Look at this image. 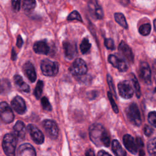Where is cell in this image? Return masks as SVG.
<instances>
[{
    "label": "cell",
    "mask_w": 156,
    "mask_h": 156,
    "mask_svg": "<svg viewBox=\"0 0 156 156\" xmlns=\"http://www.w3.org/2000/svg\"><path fill=\"white\" fill-rule=\"evenodd\" d=\"M89 135L91 141L98 147H108L110 144V138L107 132L100 124H94L90 126Z\"/></svg>",
    "instance_id": "cell-1"
},
{
    "label": "cell",
    "mask_w": 156,
    "mask_h": 156,
    "mask_svg": "<svg viewBox=\"0 0 156 156\" xmlns=\"http://www.w3.org/2000/svg\"><path fill=\"white\" fill-rule=\"evenodd\" d=\"M17 140L18 138L13 133H7L4 135L2 140V146L5 155H15Z\"/></svg>",
    "instance_id": "cell-2"
},
{
    "label": "cell",
    "mask_w": 156,
    "mask_h": 156,
    "mask_svg": "<svg viewBox=\"0 0 156 156\" xmlns=\"http://www.w3.org/2000/svg\"><path fill=\"white\" fill-rule=\"evenodd\" d=\"M40 66L42 73L46 76H54L58 72V65L57 63L49 59L43 60L41 62Z\"/></svg>",
    "instance_id": "cell-3"
},
{
    "label": "cell",
    "mask_w": 156,
    "mask_h": 156,
    "mask_svg": "<svg viewBox=\"0 0 156 156\" xmlns=\"http://www.w3.org/2000/svg\"><path fill=\"white\" fill-rule=\"evenodd\" d=\"M127 116L129 121L135 126L141 125V119L140 112L137 105L135 103H132L127 109Z\"/></svg>",
    "instance_id": "cell-4"
},
{
    "label": "cell",
    "mask_w": 156,
    "mask_h": 156,
    "mask_svg": "<svg viewBox=\"0 0 156 156\" xmlns=\"http://www.w3.org/2000/svg\"><path fill=\"white\" fill-rule=\"evenodd\" d=\"M88 70L85 62L81 58L76 59L69 68L70 73L75 76L85 75Z\"/></svg>",
    "instance_id": "cell-5"
},
{
    "label": "cell",
    "mask_w": 156,
    "mask_h": 156,
    "mask_svg": "<svg viewBox=\"0 0 156 156\" xmlns=\"http://www.w3.org/2000/svg\"><path fill=\"white\" fill-rule=\"evenodd\" d=\"M0 116L1 120L5 123H10L14 119V115L12 108L5 102H2L0 105Z\"/></svg>",
    "instance_id": "cell-6"
},
{
    "label": "cell",
    "mask_w": 156,
    "mask_h": 156,
    "mask_svg": "<svg viewBox=\"0 0 156 156\" xmlns=\"http://www.w3.org/2000/svg\"><path fill=\"white\" fill-rule=\"evenodd\" d=\"M88 8L91 15L95 19L101 20L104 16V12L102 7L98 4L97 0H89Z\"/></svg>",
    "instance_id": "cell-7"
},
{
    "label": "cell",
    "mask_w": 156,
    "mask_h": 156,
    "mask_svg": "<svg viewBox=\"0 0 156 156\" xmlns=\"http://www.w3.org/2000/svg\"><path fill=\"white\" fill-rule=\"evenodd\" d=\"M118 88L120 96L125 99H130L133 94V89L129 81L124 80L119 82Z\"/></svg>",
    "instance_id": "cell-8"
},
{
    "label": "cell",
    "mask_w": 156,
    "mask_h": 156,
    "mask_svg": "<svg viewBox=\"0 0 156 156\" xmlns=\"http://www.w3.org/2000/svg\"><path fill=\"white\" fill-rule=\"evenodd\" d=\"M43 126L48 134L52 139H56L58 135V129L56 123L51 119H45L43 121Z\"/></svg>",
    "instance_id": "cell-9"
},
{
    "label": "cell",
    "mask_w": 156,
    "mask_h": 156,
    "mask_svg": "<svg viewBox=\"0 0 156 156\" xmlns=\"http://www.w3.org/2000/svg\"><path fill=\"white\" fill-rule=\"evenodd\" d=\"M27 130L33 141L38 144H42L44 141V135L41 130L35 125L30 124L27 126Z\"/></svg>",
    "instance_id": "cell-10"
},
{
    "label": "cell",
    "mask_w": 156,
    "mask_h": 156,
    "mask_svg": "<svg viewBox=\"0 0 156 156\" xmlns=\"http://www.w3.org/2000/svg\"><path fill=\"white\" fill-rule=\"evenodd\" d=\"M123 144L126 148L132 154H136L138 152V146L136 141H135L134 138L129 134H126L124 135Z\"/></svg>",
    "instance_id": "cell-11"
},
{
    "label": "cell",
    "mask_w": 156,
    "mask_h": 156,
    "mask_svg": "<svg viewBox=\"0 0 156 156\" xmlns=\"http://www.w3.org/2000/svg\"><path fill=\"white\" fill-rule=\"evenodd\" d=\"M11 105L13 110L18 114L22 115L26 112V105L24 99L20 96L15 97L11 101Z\"/></svg>",
    "instance_id": "cell-12"
},
{
    "label": "cell",
    "mask_w": 156,
    "mask_h": 156,
    "mask_svg": "<svg viewBox=\"0 0 156 156\" xmlns=\"http://www.w3.org/2000/svg\"><path fill=\"white\" fill-rule=\"evenodd\" d=\"M140 76L146 83L151 82V70L146 62H142L140 66Z\"/></svg>",
    "instance_id": "cell-13"
},
{
    "label": "cell",
    "mask_w": 156,
    "mask_h": 156,
    "mask_svg": "<svg viewBox=\"0 0 156 156\" xmlns=\"http://www.w3.org/2000/svg\"><path fill=\"white\" fill-rule=\"evenodd\" d=\"M63 48L65 56L69 59L74 58L77 52L76 44L70 41H65L63 43Z\"/></svg>",
    "instance_id": "cell-14"
},
{
    "label": "cell",
    "mask_w": 156,
    "mask_h": 156,
    "mask_svg": "<svg viewBox=\"0 0 156 156\" xmlns=\"http://www.w3.org/2000/svg\"><path fill=\"white\" fill-rule=\"evenodd\" d=\"M118 49L120 53L130 62H133V54L132 51V49L130 48L124 42L121 41L119 46H118Z\"/></svg>",
    "instance_id": "cell-15"
},
{
    "label": "cell",
    "mask_w": 156,
    "mask_h": 156,
    "mask_svg": "<svg viewBox=\"0 0 156 156\" xmlns=\"http://www.w3.org/2000/svg\"><path fill=\"white\" fill-rule=\"evenodd\" d=\"M23 70L26 76L31 82H34L35 81L37 76L35 68L30 62H27L24 63L23 66Z\"/></svg>",
    "instance_id": "cell-16"
},
{
    "label": "cell",
    "mask_w": 156,
    "mask_h": 156,
    "mask_svg": "<svg viewBox=\"0 0 156 156\" xmlns=\"http://www.w3.org/2000/svg\"><path fill=\"white\" fill-rule=\"evenodd\" d=\"M17 154L23 156H35L36 155V152L31 144L24 143L20 146L18 149Z\"/></svg>",
    "instance_id": "cell-17"
},
{
    "label": "cell",
    "mask_w": 156,
    "mask_h": 156,
    "mask_svg": "<svg viewBox=\"0 0 156 156\" xmlns=\"http://www.w3.org/2000/svg\"><path fill=\"white\" fill-rule=\"evenodd\" d=\"M13 134L18 139H23L26 134V127L21 121H18L13 127Z\"/></svg>",
    "instance_id": "cell-18"
},
{
    "label": "cell",
    "mask_w": 156,
    "mask_h": 156,
    "mask_svg": "<svg viewBox=\"0 0 156 156\" xmlns=\"http://www.w3.org/2000/svg\"><path fill=\"white\" fill-rule=\"evenodd\" d=\"M35 52L39 54H48L49 51V47L44 41H38L34 43L33 46Z\"/></svg>",
    "instance_id": "cell-19"
},
{
    "label": "cell",
    "mask_w": 156,
    "mask_h": 156,
    "mask_svg": "<svg viewBox=\"0 0 156 156\" xmlns=\"http://www.w3.org/2000/svg\"><path fill=\"white\" fill-rule=\"evenodd\" d=\"M13 80H14L16 87L19 90H20L22 91L26 92V93H29L30 91L29 86L25 82L23 81L21 76H20V75H18V74L15 75L13 77Z\"/></svg>",
    "instance_id": "cell-20"
},
{
    "label": "cell",
    "mask_w": 156,
    "mask_h": 156,
    "mask_svg": "<svg viewBox=\"0 0 156 156\" xmlns=\"http://www.w3.org/2000/svg\"><path fill=\"white\" fill-rule=\"evenodd\" d=\"M112 149L114 154L119 156H124L126 155V151L122 149L119 141L116 140H114L112 143Z\"/></svg>",
    "instance_id": "cell-21"
},
{
    "label": "cell",
    "mask_w": 156,
    "mask_h": 156,
    "mask_svg": "<svg viewBox=\"0 0 156 156\" xmlns=\"http://www.w3.org/2000/svg\"><path fill=\"white\" fill-rule=\"evenodd\" d=\"M115 20L116 23H118L121 26L124 27V29L128 28V25L126 21V20L125 18V16L124 15L121 13H115L114 14Z\"/></svg>",
    "instance_id": "cell-22"
},
{
    "label": "cell",
    "mask_w": 156,
    "mask_h": 156,
    "mask_svg": "<svg viewBox=\"0 0 156 156\" xmlns=\"http://www.w3.org/2000/svg\"><path fill=\"white\" fill-rule=\"evenodd\" d=\"M36 6L35 0H23V8L26 12H30Z\"/></svg>",
    "instance_id": "cell-23"
},
{
    "label": "cell",
    "mask_w": 156,
    "mask_h": 156,
    "mask_svg": "<svg viewBox=\"0 0 156 156\" xmlns=\"http://www.w3.org/2000/svg\"><path fill=\"white\" fill-rule=\"evenodd\" d=\"M147 151L150 155H156V138H152L148 141Z\"/></svg>",
    "instance_id": "cell-24"
},
{
    "label": "cell",
    "mask_w": 156,
    "mask_h": 156,
    "mask_svg": "<svg viewBox=\"0 0 156 156\" xmlns=\"http://www.w3.org/2000/svg\"><path fill=\"white\" fill-rule=\"evenodd\" d=\"M91 48V43L89 41V40L87 38H85L82 40L81 44L80 45V49L81 52L82 54H86L88 51H89Z\"/></svg>",
    "instance_id": "cell-25"
},
{
    "label": "cell",
    "mask_w": 156,
    "mask_h": 156,
    "mask_svg": "<svg viewBox=\"0 0 156 156\" xmlns=\"http://www.w3.org/2000/svg\"><path fill=\"white\" fill-rule=\"evenodd\" d=\"M151 30V26L149 23L142 24L141 26H140L138 29L140 34L144 36L148 35L150 34Z\"/></svg>",
    "instance_id": "cell-26"
},
{
    "label": "cell",
    "mask_w": 156,
    "mask_h": 156,
    "mask_svg": "<svg viewBox=\"0 0 156 156\" xmlns=\"http://www.w3.org/2000/svg\"><path fill=\"white\" fill-rule=\"evenodd\" d=\"M43 81L38 80L36 85V87H35V90L34 92V94L37 99H39L41 97V95L42 91H43Z\"/></svg>",
    "instance_id": "cell-27"
},
{
    "label": "cell",
    "mask_w": 156,
    "mask_h": 156,
    "mask_svg": "<svg viewBox=\"0 0 156 156\" xmlns=\"http://www.w3.org/2000/svg\"><path fill=\"white\" fill-rule=\"evenodd\" d=\"M67 20H69V21L77 20V21H79L80 22H82V19L81 18L80 15L76 10H74L71 13H70L69 15L67 17Z\"/></svg>",
    "instance_id": "cell-28"
},
{
    "label": "cell",
    "mask_w": 156,
    "mask_h": 156,
    "mask_svg": "<svg viewBox=\"0 0 156 156\" xmlns=\"http://www.w3.org/2000/svg\"><path fill=\"white\" fill-rule=\"evenodd\" d=\"M132 83H133V85L134 87V89L135 91V93H136V96H137V98H140L141 96V90H140V85L139 83L138 82L137 79L136 78V77L133 75V77L132 79Z\"/></svg>",
    "instance_id": "cell-29"
},
{
    "label": "cell",
    "mask_w": 156,
    "mask_h": 156,
    "mask_svg": "<svg viewBox=\"0 0 156 156\" xmlns=\"http://www.w3.org/2000/svg\"><path fill=\"white\" fill-rule=\"evenodd\" d=\"M116 68L119 71H121V72H124V71H126L127 69V65L126 62L124 61V60L119 58Z\"/></svg>",
    "instance_id": "cell-30"
},
{
    "label": "cell",
    "mask_w": 156,
    "mask_h": 156,
    "mask_svg": "<svg viewBox=\"0 0 156 156\" xmlns=\"http://www.w3.org/2000/svg\"><path fill=\"white\" fill-rule=\"evenodd\" d=\"M41 102L42 107L44 110L46 111H51L52 110V107L51 105V104L49 103L48 99L46 97H43L41 99Z\"/></svg>",
    "instance_id": "cell-31"
},
{
    "label": "cell",
    "mask_w": 156,
    "mask_h": 156,
    "mask_svg": "<svg viewBox=\"0 0 156 156\" xmlns=\"http://www.w3.org/2000/svg\"><path fill=\"white\" fill-rule=\"evenodd\" d=\"M107 96H108V99L110 102V104H111V105H112V107L115 113H118V106L116 104L113 98V95H112V93H111V92H108L107 93Z\"/></svg>",
    "instance_id": "cell-32"
},
{
    "label": "cell",
    "mask_w": 156,
    "mask_h": 156,
    "mask_svg": "<svg viewBox=\"0 0 156 156\" xmlns=\"http://www.w3.org/2000/svg\"><path fill=\"white\" fill-rule=\"evenodd\" d=\"M148 121L154 127H156V112H151L148 114Z\"/></svg>",
    "instance_id": "cell-33"
},
{
    "label": "cell",
    "mask_w": 156,
    "mask_h": 156,
    "mask_svg": "<svg viewBox=\"0 0 156 156\" xmlns=\"http://www.w3.org/2000/svg\"><path fill=\"white\" fill-rule=\"evenodd\" d=\"M107 82H108V86L110 87V89L111 91L112 92L113 94H114L115 96H116V91H115V87H114V85H113L112 78L110 76V75L107 74Z\"/></svg>",
    "instance_id": "cell-34"
},
{
    "label": "cell",
    "mask_w": 156,
    "mask_h": 156,
    "mask_svg": "<svg viewBox=\"0 0 156 156\" xmlns=\"http://www.w3.org/2000/svg\"><path fill=\"white\" fill-rule=\"evenodd\" d=\"M104 45L108 49H114L115 48L114 41L112 38H106L104 41Z\"/></svg>",
    "instance_id": "cell-35"
},
{
    "label": "cell",
    "mask_w": 156,
    "mask_h": 156,
    "mask_svg": "<svg viewBox=\"0 0 156 156\" xmlns=\"http://www.w3.org/2000/svg\"><path fill=\"white\" fill-rule=\"evenodd\" d=\"M21 0H12V6L13 10L18 12L20 9Z\"/></svg>",
    "instance_id": "cell-36"
},
{
    "label": "cell",
    "mask_w": 156,
    "mask_h": 156,
    "mask_svg": "<svg viewBox=\"0 0 156 156\" xmlns=\"http://www.w3.org/2000/svg\"><path fill=\"white\" fill-rule=\"evenodd\" d=\"M144 134L147 136H149L152 135V133H153V129L151 127H150L148 125H146L145 127H144Z\"/></svg>",
    "instance_id": "cell-37"
},
{
    "label": "cell",
    "mask_w": 156,
    "mask_h": 156,
    "mask_svg": "<svg viewBox=\"0 0 156 156\" xmlns=\"http://www.w3.org/2000/svg\"><path fill=\"white\" fill-rule=\"evenodd\" d=\"M136 144H137L138 147L140 148V149H141L143 147V145H144L141 138H140V137H137L136 138Z\"/></svg>",
    "instance_id": "cell-38"
},
{
    "label": "cell",
    "mask_w": 156,
    "mask_h": 156,
    "mask_svg": "<svg viewBox=\"0 0 156 156\" xmlns=\"http://www.w3.org/2000/svg\"><path fill=\"white\" fill-rule=\"evenodd\" d=\"M23 40L21 38V37L20 35H19L17 38V41H16V46L18 48H20L22 45H23Z\"/></svg>",
    "instance_id": "cell-39"
},
{
    "label": "cell",
    "mask_w": 156,
    "mask_h": 156,
    "mask_svg": "<svg viewBox=\"0 0 156 156\" xmlns=\"http://www.w3.org/2000/svg\"><path fill=\"white\" fill-rule=\"evenodd\" d=\"M153 76L155 81L156 82V60L153 63Z\"/></svg>",
    "instance_id": "cell-40"
},
{
    "label": "cell",
    "mask_w": 156,
    "mask_h": 156,
    "mask_svg": "<svg viewBox=\"0 0 156 156\" xmlns=\"http://www.w3.org/2000/svg\"><path fill=\"white\" fill-rule=\"evenodd\" d=\"M86 155H88V156H93L94 155V153L93 152V151L92 149H88L85 153Z\"/></svg>",
    "instance_id": "cell-41"
},
{
    "label": "cell",
    "mask_w": 156,
    "mask_h": 156,
    "mask_svg": "<svg viewBox=\"0 0 156 156\" xmlns=\"http://www.w3.org/2000/svg\"><path fill=\"white\" fill-rule=\"evenodd\" d=\"M118 1L122 5H124V6L127 5L129 3V0H118Z\"/></svg>",
    "instance_id": "cell-42"
},
{
    "label": "cell",
    "mask_w": 156,
    "mask_h": 156,
    "mask_svg": "<svg viewBox=\"0 0 156 156\" xmlns=\"http://www.w3.org/2000/svg\"><path fill=\"white\" fill-rule=\"evenodd\" d=\"M98 155H110V154L104 151H100L98 153Z\"/></svg>",
    "instance_id": "cell-43"
},
{
    "label": "cell",
    "mask_w": 156,
    "mask_h": 156,
    "mask_svg": "<svg viewBox=\"0 0 156 156\" xmlns=\"http://www.w3.org/2000/svg\"><path fill=\"white\" fill-rule=\"evenodd\" d=\"M16 52H15V50L13 49L12 51V60H14L16 59Z\"/></svg>",
    "instance_id": "cell-44"
},
{
    "label": "cell",
    "mask_w": 156,
    "mask_h": 156,
    "mask_svg": "<svg viewBox=\"0 0 156 156\" xmlns=\"http://www.w3.org/2000/svg\"><path fill=\"white\" fill-rule=\"evenodd\" d=\"M154 29L156 32V19L154 20Z\"/></svg>",
    "instance_id": "cell-45"
},
{
    "label": "cell",
    "mask_w": 156,
    "mask_h": 156,
    "mask_svg": "<svg viewBox=\"0 0 156 156\" xmlns=\"http://www.w3.org/2000/svg\"><path fill=\"white\" fill-rule=\"evenodd\" d=\"M155 93H156V88H155Z\"/></svg>",
    "instance_id": "cell-46"
}]
</instances>
